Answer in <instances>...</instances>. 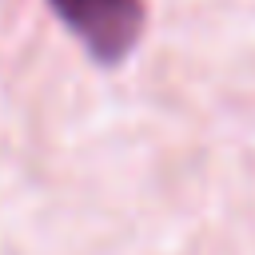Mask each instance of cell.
<instances>
[{
    "mask_svg": "<svg viewBox=\"0 0 255 255\" xmlns=\"http://www.w3.org/2000/svg\"><path fill=\"white\" fill-rule=\"evenodd\" d=\"M52 8L104 64H116L120 56H128L143 28L139 0H52Z\"/></svg>",
    "mask_w": 255,
    "mask_h": 255,
    "instance_id": "1",
    "label": "cell"
}]
</instances>
